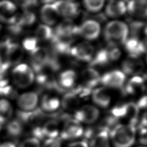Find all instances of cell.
Wrapping results in <instances>:
<instances>
[{"label":"cell","mask_w":147,"mask_h":147,"mask_svg":"<svg viewBox=\"0 0 147 147\" xmlns=\"http://www.w3.org/2000/svg\"><path fill=\"white\" fill-rule=\"evenodd\" d=\"M110 133V139L115 147H131L135 141V127L130 124L117 125Z\"/></svg>","instance_id":"cell-1"},{"label":"cell","mask_w":147,"mask_h":147,"mask_svg":"<svg viewBox=\"0 0 147 147\" xmlns=\"http://www.w3.org/2000/svg\"><path fill=\"white\" fill-rule=\"evenodd\" d=\"M129 28L127 25L120 21L109 22L104 30L106 41L111 47H115L125 43L127 39Z\"/></svg>","instance_id":"cell-2"},{"label":"cell","mask_w":147,"mask_h":147,"mask_svg":"<svg viewBox=\"0 0 147 147\" xmlns=\"http://www.w3.org/2000/svg\"><path fill=\"white\" fill-rule=\"evenodd\" d=\"M11 78L17 87L24 88L33 83L34 76L30 67L26 64H18L11 71Z\"/></svg>","instance_id":"cell-3"},{"label":"cell","mask_w":147,"mask_h":147,"mask_svg":"<svg viewBox=\"0 0 147 147\" xmlns=\"http://www.w3.org/2000/svg\"><path fill=\"white\" fill-rule=\"evenodd\" d=\"M75 119L79 122L92 124L95 122L99 117V111L95 106L86 105L75 111Z\"/></svg>","instance_id":"cell-4"},{"label":"cell","mask_w":147,"mask_h":147,"mask_svg":"<svg viewBox=\"0 0 147 147\" xmlns=\"http://www.w3.org/2000/svg\"><path fill=\"white\" fill-rule=\"evenodd\" d=\"M30 53L31 68L37 74L42 72L47 65L49 51L45 48L37 47Z\"/></svg>","instance_id":"cell-5"},{"label":"cell","mask_w":147,"mask_h":147,"mask_svg":"<svg viewBox=\"0 0 147 147\" xmlns=\"http://www.w3.org/2000/svg\"><path fill=\"white\" fill-rule=\"evenodd\" d=\"M38 96L33 91L24 92L17 97V105L22 112H31L36 109Z\"/></svg>","instance_id":"cell-6"},{"label":"cell","mask_w":147,"mask_h":147,"mask_svg":"<svg viewBox=\"0 0 147 147\" xmlns=\"http://www.w3.org/2000/svg\"><path fill=\"white\" fill-rule=\"evenodd\" d=\"M94 48L88 42H83L71 48L69 54L77 60L90 61L94 56Z\"/></svg>","instance_id":"cell-7"},{"label":"cell","mask_w":147,"mask_h":147,"mask_svg":"<svg viewBox=\"0 0 147 147\" xmlns=\"http://www.w3.org/2000/svg\"><path fill=\"white\" fill-rule=\"evenodd\" d=\"M59 16L69 19L74 17L79 13V5L69 0H57L53 3Z\"/></svg>","instance_id":"cell-8"},{"label":"cell","mask_w":147,"mask_h":147,"mask_svg":"<svg viewBox=\"0 0 147 147\" xmlns=\"http://www.w3.org/2000/svg\"><path fill=\"white\" fill-rule=\"evenodd\" d=\"M83 134V128L80 123L76 119L67 120L60 133L61 138L65 140H72L80 137Z\"/></svg>","instance_id":"cell-9"},{"label":"cell","mask_w":147,"mask_h":147,"mask_svg":"<svg viewBox=\"0 0 147 147\" xmlns=\"http://www.w3.org/2000/svg\"><path fill=\"white\" fill-rule=\"evenodd\" d=\"M125 75L119 70H114L105 73L100 77V82L108 87L122 88L125 81Z\"/></svg>","instance_id":"cell-10"},{"label":"cell","mask_w":147,"mask_h":147,"mask_svg":"<svg viewBox=\"0 0 147 147\" xmlns=\"http://www.w3.org/2000/svg\"><path fill=\"white\" fill-rule=\"evenodd\" d=\"M100 27L95 20H88L78 26V34L90 40L96 39L99 35Z\"/></svg>","instance_id":"cell-11"},{"label":"cell","mask_w":147,"mask_h":147,"mask_svg":"<svg viewBox=\"0 0 147 147\" xmlns=\"http://www.w3.org/2000/svg\"><path fill=\"white\" fill-rule=\"evenodd\" d=\"M23 48L17 42L6 41L5 47V56L8 64H18L23 57Z\"/></svg>","instance_id":"cell-12"},{"label":"cell","mask_w":147,"mask_h":147,"mask_svg":"<svg viewBox=\"0 0 147 147\" xmlns=\"http://www.w3.org/2000/svg\"><path fill=\"white\" fill-rule=\"evenodd\" d=\"M53 34L64 38H71L78 34V26L69 19H66L59 24L53 32Z\"/></svg>","instance_id":"cell-13"},{"label":"cell","mask_w":147,"mask_h":147,"mask_svg":"<svg viewBox=\"0 0 147 147\" xmlns=\"http://www.w3.org/2000/svg\"><path fill=\"white\" fill-rule=\"evenodd\" d=\"M16 10V6L10 1H0V21L10 24L17 14Z\"/></svg>","instance_id":"cell-14"},{"label":"cell","mask_w":147,"mask_h":147,"mask_svg":"<svg viewBox=\"0 0 147 147\" xmlns=\"http://www.w3.org/2000/svg\"><path fill=\"white\" fill-rule=\"evenodd\" d=\"M125 49L129 52L130 56L138 57L146 51V44L140 41L138 37H131L125 42Z\"/></svg>","instance_id":"cell-15"},{"label":"cell","mask_w":147,"mask_h":147,"mask_svg":"<svg viewBox=\"0 0 147 147\" xmlns=\"http://www.w3.org/2000/svg\"><path fill=\"white\" fill-rule=\"evenodd\" d=\"M122 68L125 75L136 76L142 71L143 63L138 57L129 56L123 61Z\"/></svg>","instance_id":"cell-16"},{"label":"cell","mask_w":147,"mask_h":147,"mask_svg":"<svg viewBox=\"0 0 147 147\" xmlns=\"http://www.w3.org/2000/svg\"><path fill=\"white\" fill-rule=\"evenodd\" d=\"M146 0H130L126 6L130 15L141 18L146 17Z\"/></svg>","instance_id":"cell-17"},{"label":"cell","mask_w":147,"mask_h":147,"mask_svg":"<svg viewBox=\"0 0 147 147\" xmlns=\"http://www.w3.org/2000/svg\"><path fill=\"white\" fill-rule=\"evenodd\" d=\"M41 18L47 25H52L57 21L59 14L53 4H45L40 11Z\"/></svg>","instance_id":"cell-18"},{"label":"cell","mask_w":147,"mask_h":147,"mask_svg":"<svg viewBox=\"0 0 147 147\" xmlns=\"http://www.w3.org/2000/svg\"><path fill=\"white\" fill-rule=\"evenodd\" d=\"M92 99L97 106L106 108L110 103L111 96L106 88L100 87L95 89L92 91Z\"/></svg>","instance_id":"cell-19"},{"label":"cell","mask_w":147,"mask_h":147,"mask_svg":"<svg viewBox=\"0 0 147 147\" xmlns=\"http://www.w3.org/2000/svg\"><path fill=\"white\" fill-rule=\"evenodd\" d=\"M126 6L121 0H110L106 7V14L112 18L119 17L126 12Z\"/></svg>","instance_id":"cell-20"},{"label":"cell","mask_w":147,"mask_h":147,"mask_svg":"<svg viewBox=\"0 0 147 147\" xmlns=\"http://www.w3.org/2000/svg\"><path fill=\"white\" fill-rule=\"evenodd\" d=\"M76 79V74L73 70H66L61 72L57 84L59 91H63L74 87Z\"/></svg>","instance_id":"cell-21"},{"label":"cell","mask_w":147,"mask_h":147,"mask_svg":"<svg viewBox=\"0 0 147 147\" xmlns=\"http://www.w3.org/2000/svg\"><path fill=\"white\" fill-rule=\"evenodd\" d=\"M88 147H110V136L108 130L101 129L90 138Z\"/></svg>","instance_id":"cell-22"},{"label":"cell","mask_w":147,"mask_h":147,"mask_svg":"<svg viewBox=\"0 0 147 147\" xmlns=\"http://www.w3.org/2000/svg\"><path fill=\"white\" fill-rule=\"evenodd\" d=\"M61 106V102L56 96L45 95L42 96L40 107L42 111L46 113H52L57 111Z\"/></svg>","instance_id":"cell-23"},{"label":"cell","mask_w":147,"mask_h":147,"mask_svg":"<svg viewBox=\"0 0 147 147\" xmlns=\"http://www.w3.org/2000/svg\"><path fill=\"white\" fill-rule=\"evenodd\" d=\"M40 129L44 138H53L58 137L59 134V123L55 120H48L45 122Z\"/></svg>","instance_id":"cell-24"},{"label":"cell","mask_w":147,"mask_h":147,"mask_svg":"<svg viewBox=\"0 0 147 147\" xmlns=\"http://www.w3.org/2000/svg\"><path fill=\"white\" fill-rule=\"evenodd\" d=\"M83 85L92 89L96 86L100 80V76L99 73L94 69L89 68L86 69L82 72Z\"/></svg>","instance_id":"cell-25"},{"label":"cell","mask_w":147,"mask_h":147,"mask_svg":"<svg viewBox=\"0 0 147 147\" xmlns=\"http://www.w3.org/2000/svg\"><path fill=\"white\" fill-rule=\"evenodd\" d=\"M4 128L8 136L11 138L20 137L23 132V125L18 119H11L5 124Z\"/></svg>","instance_id":"cell-26"},{"label":"cell","mask_w":147,"mask_h":147,"mask_svg":"<svg viewBox=\"0 0 147 147\" xmlns=\"http://www.w3.org/2000/svg\"><path fill=\"white\" fill-rule=\"evenodd\" d=\"M79 104V97L72 91L66 93L61 102V106L67 111H76Z\"/></svg>","instance_id":"cell-27"},{"label":"cell","mask_w":147,"mask_h":147,"mask_svg":"<svg viewBox=\"0 0 147 147\" xmlns=\"http://www.w3.org/2000/svg\"><path fill=\"white\" fill-rule=\"evenodd\" d=\"M110 61L109 50L107 49H101L93 56L90 61V66H103L107 64Z\"/></svg>","instance_id":"cell-28"},{"label":"cell","mask_w":147,"mask_h":147,"mask_svg":"<svg viewBox=\"0 0 147 147\" xmlns=\"http://www.w3.org/2000/svg\"><path fill=\"white\" fill-rule=\"evenodd\" d=\"M13 107L11 102L6 98L0 99V119L7 122L11 119Z\"/></svg>","instance_id":"cell-29"},{"label":"cell","mask_w":147,"mask_h":147,"mask_svg":"<svg viewBox=\"0 0 147 147\" xmlns=\"http://www.w3.org/2000/svg\"><path fill=\"white\" fill-rule=\"evenodd\" d=\"M144 80L141 76L136 75L130 79L125 87V91L127 94H134L144 86Z\"/></svg>","instance_id":"cell-30"},{"label":"cell","mask_w":147,"mask_h":147,"mask_svg":"<svg viewBox=\"0 0 147 147\" xmlns=\"http://www.w3.org/2000/svg\"><path fill=\"white\" fill-rule=\"evenodd\" d=\"M36 38L38 41H47L51 40L53 32L47 25H40L36 30Z\"/></svg>","instance_id":"cell-31"},{"label":"cell","mask_w":147,"mask_h":147,"mask_svg":"<svg viewBox=\"0 0 147 147\" xmlns=\"http://www.w3.org/2000/svg\"><path fill=\"white\" fill-rule=\"evenodd\" d=\"M85 7L91 12L99 11L103 7L105 0H83Z\"/></svg>","instance_id":"cell-32"},{"label":"cell","mask_w":147,"mask_h":147,"mask_svg":"<svg viewBox=\"0 0 147 147\" xmlns=\"http://www.w3.org/2000/svg\"><path fill=\"white\" fill-rule=\"evenodd\" d=\"M36 20V16L32 11L29 10H25L21 14V22L22 26H29L32 25Z\"/></svg>","instance_id":"cell-33"},{"label":"cell","mask_w":147,"mask_h":147,"mask_svg":"<svg viewBox=\"0 0 147 147\" xmlns=\"http://www.w3.org/2000/svg\"><path fill=\"white\" fill-rule=\"evenodd\" d=\"M38 40L34 37H29L25 38L22 42V47L30 53L37 47Z\"/></svg>","instance_id":"cell-34"},{"label":"cell","mask_w":147,"mask_h":147,"mask_svg":"<svg viewBox=\"0 0 147 147\" xmlns=\"http://www.w3.org/2000/svg\"><path fill=\"white\" fill-rule=\"evenodd\" d=\"M17 147H41L40 141L34 137L23 140Z\"/></svg>","instance_id":"cell-35"},{"label":"cell","mask_w":147,"mask_h":147,"mask_svg":"<svg viewBox=\"0 0 147 147\" xmlns=\"http://www.w3.org/2000/svg\"><path fill=\"white\" fill-rule=\"evenodd\" d=\"M41 147H61V138L57 137L45 139Z\"/></svg>","instance_id":"cell-36"},{"label":"cell","mask_w":147,"mask_h":147,"mask_svg":"<svg viewBox=\"0 0 147 147\" xmlns=\"http://www.w3.org/2000/svg\"><path fill=\"white\" fill-rule=\"evenodd\" d=\"M144 26V24L142 22L139 21H134L132 22L130 24V29L131 33L133 35L132 37H138L137 36L138 33L141 32V30L142 29Z\"/></svg>","instance_id":"cell-37"},{"label":"cell","mask_w":147,"mask_h":147,"mask_svg":"<svg viewBox=\"0 0 147 147\" xmlns=\"http://www.w3.org/2000/svg\"><path fill=\"white\" fill-rule=\"evenodd\" d=\"M109 50V55L110 61H115L119 59L121 56L120 50L116 47H111Z\"/></svg>","instance_id":"cell-38"},{"label":"cell","mask_w":147,"mask_h":147,"mask_svg":"<svg viewBox=\"0 0 147 147\" xmlns=\"http://www.w3.org/2000/svg\"><path fill=\"white\" fill-rule=\"evenodd\" d=\"M68 147H88V145L85 141H78L71 143Z\"/></svg>","instance_id":"cell-39"},{"label":"cell","mask_w":147,"mask_h":147,"mask_svg":"<svg viewBox=\"0 0 147 147\" xmlns=\"http://www.w3.org/2000/svg\"><path fill=\"white\" fill-rule=\"evenodd\" d=\"M138 109L140 108H145L146 106V96L145 95L142 96L136 104Z\"/></svg>","instance_id":"cell-40"},{"label":"cell","mask_w":147,"mask_h":147,"mask_svg":"<svg viewBox=\"0 0 147 147\" xmlns=\"http://www.w3.org/2000/svg\"><path fill=\"white\" fill-rule=\"evenodd\" d=\"M0 147H17V145L12 141H6L0 143Z\"/></svg>","instance_id":"cell-41"},{"label":"cell","mask_w":147,"mask_h":147,"mask_svg":"<svg viewBox=\"0 0 147 147\" xmlns=\"http://www.w3.org/2000/svg\"><path fill=\"white\" fill-rule=\"evenodd\" d=\"M55 0H42V2L45 3V4H47V3H50L51 2L54 1Z\"/></svg>","instance_id":"cell-42"},{"label":"cell","mask_w":147,"mask_h":147,"mask_svg":"<svg viewBox=\"0 0 147 147\" xmlns=\"http://www.w3.org/2000/svg\"><path fill=\"white\" fill-rule=\"evenodd\" d=\"M1 30H2V26H1V25L0 24V33H1Z\"/></svg>","instance_id":"cell-43"},{"label":"cell","mask_w":147,"mask_h":147,"mask_svg":"<svg viewBox=\"0 0 147 147\" xmlns=\"http://www.w3.org/2000/svg\"><path fill=\"white\" fill-rule=\"evenodd\" d=\"M140 147H145V146H140Z\"/></svg>","instance_id":"cell-44"},{"label":"cell","mask_w":147,"mask_h":147,"mask_svg":"<svg viewBox=\"0 0 147 147\" xmlns=\"http://www.w3.org/2000/svg\"><path fill=\"white\" fill-rule=\"evenodd\" d=\"M69 1H72V0H69Z\"/></svg>","instance_id":"cell-45"},{"label":"cell","mask_w":147,"mask_h":147,"mask_svg":"<svg viewBox=\"0 0 147 147\" xmlns=\"http://www.w3.org/2000/svg\"><path fill=\"white\" fill-rule=\"evenodd\" d=\"M0 143H1V141H0Z\"/></svg>","instance_id":"cell-46"},{"label":"cell","mask_w":147,"mask_h":147,"mask_svg":"<svg viewBox=\"0 0 147 147\" xmlns=\"http://www.w3.org/2000/svg\"><path fill=\"white\" fill-rule=\"evenodd\" d=\"M125 1H127V0H125Z\"/></svg>","instance_id":"cell-47"}]
</instances>
